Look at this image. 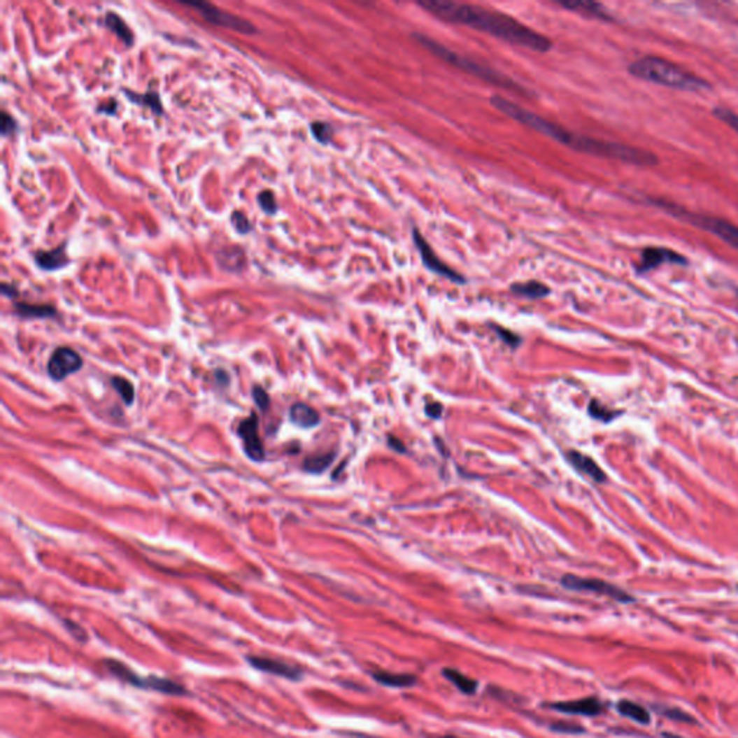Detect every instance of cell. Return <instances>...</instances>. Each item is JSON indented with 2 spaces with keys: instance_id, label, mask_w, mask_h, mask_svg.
I'll use <instances>...</instances> for the list:
<instances>
[{
  "instance_id": "9a60e30c",
  "label": "cell",
  "mask_w": 738,
  "mask_h": 738,
  "mask_svg": "<svg viewBox=\"0 0 738 738\" xmlns=\"http://www.w3.org/2000/svg\"><path fill=\"white\" fill-rule=\"evenodd\" d=\"M289 417H290L293 424H296V425H299L301 428H312V427H316L320 423L319 413L315 409H312L311 406H307V404H304V402L293 404L290 411H289Z\"/></svg>"
},
{
  "instance_id": "7c38bea8",
  "label": "cell",
  "mask_w": 738,
  "mask_h": 738,
  "mask_svg": "<svg viewBox=\"0 0 738 738\" xmlns=\"http://www.w3.org/2000/svg\"><path fill=\"white\" fill-rule=\"evenodd\" d=\"M550 708L564 712V714H571V716L594 717V716H599V714L603 711V704L597 698L590 697V698L577 700V701L554 702L550 705Z\"/></svg>"
},
{
  "instance_id": "83f0119b",
  "label": "cell",
  "mask_w": 738,
  "mask_h": 738,
  "mask_svg": "<svg viewBox=\"0 0 738 738\" xmlns=\"http://www.w3.org/2000/svg\"><path fill=\"white\" fill-rule=\"evenodd\" d=\"M588 413H590L591 417L597 418V420H600V421H604V423L613 420L614 417H617L618 414H620V413H616V411H611V410L606 409V407L603 406V404H600V402L596 401V399H592V401L590 402V406H588Z\"/></svg>"
},
{
  "instance_id": "f1b7e54d",
  "label": "cell",
  "mask_w": 738,
  "mask_h": 738,
  "mask_svg": "<svg viewBox=\"0 0 738 738\" xmlns=\"http://www.w3.org/2000/svg\"><path fill=\"white\" fill-rule=\"evenodd\" d=\"M257 201L261 209H263L267 215H274V213L277 212V202H276V197L273 194V190L266 189L263 190V192H260L257 197Z\"/></svg>"
},
{
  "instance_id": "b9f144b4",
  "label": "cell",
  "mask_w": 738,
  "mask_h": 738,
  "mask_svg": "<svg viewBox=\"0 0 738 738\" xmlns=\"http://www.w3.org/2000/svg\"><path fill=\"white\" fill-rule=\"evenodd\" d=\"M444 738H457V737H444Z\"/></svg>"
},
{
  "instance_id": "8d00e7d4",
  "label": "cell",
  "mask_w": 738,
  "mask_h": 738,
  "mask_svg": "<svg viewBox=\"0 0 738 738\" xmlns=\"http://www.w3.org/2000/svg\"><path fill=\"white\" fill-rule=\"evenodd\" d=\"M553 730H555V731H558V732H568V734H577V732H583V731H584L580 725L569 724V723H558V724H554Z\"/></svg>"
},
{
  "instance_id": "6da1fadb",
  "label": "cell",
  "mask_w": 738,
  "mask_h": 738,
  "mask_svg": "<svg viewBox=\"0 0 738 738\" xmlns=\"http://www.w3.org/2000/svg\"><path fill=\"white\" fill-rule=\"evenodd\" d=\"M420 6L441 20L486 32L505 42L522 48H528V50L537 52H546L550 51L553 46L548 38H545L542 34L522 25L519 20L502 12H496L474 5L437 2V0L420 2Z\"/></svg>"
},
{
  "instance_id": "d6a6232c",
  "label": "cell",
  "mask_w": 738,
  "mask_h": 738,
  "mask_svg": "<svg viewBox=\"0 0 738 738\" xmlns=\"http://www.w3.org/2000/svg\"><path fill=\"white\" fill-rule=\"evenodd\" d=\"M0 127H2V136L3 137H9V136H13L17 130V123L15 118L8 114L6 111L2 113V123H0Z\"/></svg>"
},
{
  "instance_id": "f35d334b",
  "label": "cell",
  "mask_w": 738,
  "mask_h": 738,
  "mask_svg": "<svg viewBox=\"0 0 738 738\" xmlns=\"http://www.w3.org/2000/svg\"><path fill=\"white\" fill-rule=\"evenodd\" d=\"M388 446H390L391 448H394L395 451H398V453H406V451H407V450H406V446H404V443H402L399 439L394 437V436H388Z\"/></svg>"
},
{
  "instance_id": "8992f818",
  "label": "cell",
  "mask_w": 738,
  "mask_h": 738,
  "mask_svg": "<svg viewBox=\"0 0 738 738\" xmlns=\"http://www.w3.org/2000/svg\"><path fill=\"white\" fill-rule=\"evenodd\" d=\"M561 584H562V587H565L568 590L591 591V592H596V594H602V596H607V597H610V599H613L616 602H620V603H632V602H634V599L630 596L629 592H626L625 590L618 588L617 586H613V584H610L607 581L599 580V579H583V577L568 574V576L562 577Z\"/></svg>"
},
{
  "instance_id": "484cf974",
  "label": "cell",
  "mask_w": 738,
  "mask_h": 738,
  "mask_svg": "<svg viewBox=\"0 0 738 738\" xmlns=\"http://www.w3.org/2000/svg\"><path fill=\"white\" fill-rule=\"evenodd\" d=\"M335 460V453H325V455H315L307 457L303 463V469L308 473H322L326 470L332 462Z\"/></svg>"
},
{
  "instance_id": "5bb4252c",
  "label": "cell",
  "mask_w": 738,
  "mask_h": 738,
  "mask_svg": "<svg viewBox=\"0 0 738 738\" xmlns=\"http://www.w3.org/2000/svg\"><path fill=\"white\" fill-rule=\"evenodd\" d=\"M65 248H66V244L64 243L59 247L50 250V251H38L34 255L35 263L38 264L41 270H45V271H55V270L64 269L65 266L69 264V258L66 257Z\"/></svg>"
},
{
  "instance_id": "ffe728a7",
  "label": "cell",
  "mask_w": 738,
  "mask_h": 738,
  "mask_svg": "<svg viewBox=\"0 0 738 738\" xmlns=\"http://www.w3.org/2000/svg\"><path fill=\"white\" fill-rule=\"evenodd\" d=\"M125 94H126V97L130 101L150 108L157 115L163 114V106H162V101H160V97H159L157 92L148 91L145 94H139V92H133L130 90H125Z\"/></svg>"
},
{
  "instance_id": "1f68e13d",
  "label": "cell",
  "mask_w": 738,
  "mask_h": 738,
  "mask_svg": "<svg viewBox=\"0 0 738 738\" xmlns=\"http://www.w3.org/2000/svg\"><path fill=\"white\" fill-rule=\"evenodd\" d=\"M231 222H232L234 228L236 229V232H240V234H248L251 231V228H253L251 222L248 221V218L240 211L232 212Z\"/></svg>"
},
{
  "instance_id": "e575fe53",
  "label": "cell",
  "mask_w": 738,
  "mask_h": 738,
  "mask_svg": "<svg viewBox=\"0 0 738 738\" xmlns=\"http://www.w3.org/2000/svg\"><path fill=\"white\" fill-rule=\"evenodd\" d=\"M496 332H497L499 338H501L505 343H508V345L512 346V348L519 346L520 342H522L520 338L516 335V333L509 332V330H506V329H504V327H496Z\"/></svg>"
},
{
  "instance_id": "8fae6325",
  "label": "cell",
  "mask_w": 738,
  "mask_h": 738,
  "mask_svg": "<svg viewBox=\"0 0 738 738\" xmlns=\"http://www.w3.org/2000/svg\"><path fill=\"white\" fill-rule=\"evenodd\" d=\"M663 263L685 264L686 260H685V257H682L681 254H678V253H675L672 250L662 248V247H649L644 253H641L640 263L637 266V271L639 273H646V271H651V270L659 267Z\"/></svg>"
},
{
  "instance_id": "f546056e",
  "label": "cell",
  "mask_w": 738,
  "mask_h": 738,
  "mask_svg": "<svg viewBox=\"0 0 738 738\" xmlns=\"http://www.w3.org/2000/svg\"><path fill=\"white\" fill-rule=\"evenodd\" d=\"M714 115H716L718 120H721L723 123L728 125L732 130H735L738 133V114L725 108V107H717L714 108Z\"/></svg>"
},
{
  "instance_id": "44dd1931",
  "label": "cell",
  "mask_w": 738,
  "mask_h": 738,
  "mask_svg": "<svg viewBox=\"0 0 738 738\" xmlns=\"http://www.w3.org/2000/svg\"><path fill=\"white\" fill-rule=\"evenodd\" d=\"M511 290L515 295L522 296V297H527V299H542L545 296H548V293H550V289L546 288V285H544L542 283H539V281L518 283V284L512 285Z\"/></svg>"
},
{
  "instance_id": "60d3db41",
  "label": "cell",
  "mask_w": 738,
  "mask_h": 738,
  "mask_svg": "<svg viewBox=\"0 0 738 738\" xmlns=\"http://www.w3.org/2000/svg\"><path fill=\"white\" fill-rule=\"evenodd\" d=\"M663 737H668V738H682V737H678V735H672V734H663Z\"/></svg>"
},
{
  "instance_id": "ab89813d",
  "label": "cell",
  "mask_w": 738,
  "mask_h": 738,
  "mask_svg": "<svg viewBox=\"0 0 738 738\" xmlns=\"http://www.w3.org/2000/svg\"><path fill=\"white\" fill-rule=\"evenodd\" d=\"M2 293H3L5 296L10 297V299H12V297H13V299L17 297V295H19L17 290L13 288V285H9V284H6V283L2 284Z\"/></svg>"
},
{
  "instance_id": "4dcf8cb0",
  "label": "cell",
  "mask_w": 738,
  "mask_h": 738,
  "mask_svg": "<svg viewBox=\"0 0 738 738\" xmlns=\"http://www.w3.org/2000/svg\"><path fill=\"white\" fill-rule=\"evenodd\" d=\"M311 130H312V134L315 136V139L319 143H323V145H326V143L330 141L332 134H333V129L327 123H323V122L313 123L311 126Z\"/></svg>"
},
{
  "instance_id": "277c9868",
  "label": "cell",
  "mask_w": 738,
  "mask_h": 738,
  "mask_svg": "<svg viewBox=\"0 0 738 738\" xmlns=\"http://www.w3.org/2000/svg\"><path fill=\"white\" fill-rule=\"evenodd\" d=\"M653 204L659 206L660 209L671 213V215H674L675 218H679L681 221L689 222L707 232H711L716 236H718L720 240H723L730 247L738 250V227L731 224L730 221L716 218V217H709V215H702V213L689 212L672 202H666L660 199H655Z\"/></svg>"
},
{
  "instance_id": "ac0fdd59",
  "label": "cell",
  "mask_w": 738,
  "mask_h": 738,
  "mask_svg": "<svg viewBox=\"0 0 738 738\" xmlns=\"http://www.w3.org/2000/svg\"><path fill=\"white\" fill-rule=\"evenodd\" d=\"M104 25L114 34L117 35L118 39H122L127 46H132L134 43V35L132 32V29L129 28L127 23L113 12H107L106 13V17H104Z\"/></svg>"
},
{
  "instance_id": "d4e9b609",
  "label": "cell",
  "mask_w": 738,
  "mask_h": 738,
  "mask_svg": "<svg viewBox=\"0 0 738 738\" xmlns=\"http://www.w3.org/2000/svg\"><path fill=\"white\" fill-rule=\"evenodd\" d=\"M375 678V681H378L379 683L383 685H387V686H391V688H406V686H413L416 682H417V678L413 676V675H406V674H390V672H374L372 675Z\"/></svg>"
},
{
  "instance_id": "4fadbf2b",
  "label": "cell",
  "mask_w": 738,
  "mask_h": 738,
  "mask_svg": "<svg viewBox=\"0 0 738 738\" xmlns=\"http://www.w3.org/2000/svg\"><path fill=\"white\" fill-rule=\"evenodd\" d=\"M567 460L574 466V469L588 476V478L592 479L594 482H597V483L606 482L607 479L606 473L600 469V466L596 462H594L591 457H588L587 455H583L576 450H571L567 453Z\"/></svg>"
},
{
  "instance_id": "30bf717a",
  "label": "cell",
  "mask_w": 738,
  "mask_h": 738,
  "mask_svg": "<svg viewBox=\"0 0 738 738\" xmlns=\"http://www.w3.org/2000/svg\"><path fill=\"white\" fill-rule=\"evenodd\" d=\"M413 236H414L416 246H417V248H418V251H420V255H421L423 263H424L428 269H430V270L434 271V273H437V274H440V276H443V277H446V278L453 280V281H456V283H464V278H463L459 273H456L455 270L448 269V267L443 263V261L436 255V253L433 251V248H432L430 246H428V243L425 241V238L420 234L418 229H414Z\"/></svg>"
},
{
  "instance_id": "5b68a950",
  "label": "cell",
  "mask_w": 738,
  "mask_h": 738,
  "mask_svg": "<svg viewBox=\"0 0 738 738\" xmlns=\"http://www.w3.org/2000/svg\"><path fill=\"white\" fill-rule=\"evenodd\" d=\"M416 38L418 39V42L424 48H427L428 51H432L433 54H436L437 57H440L446 62L455 65V66H459L463 71H467V73H470V74H473L476 77H479L482 80H486L488 83H492L495 85H499V87H502V88H508V90H519V91H522V88L518 84H515L512 80L506 78L505 76L499 74V73H496V71H493L490 68H486V66H483V65H481L478 62H474V61H471L469 58H464V57H460L459 54H455L453 51L447 50L446 46L437 43L432 38H428L425 35H416Z\"/></svg>"
},
{
  "instance_id": "74e56055",
  "label": "cell",
  "mask_w": 738,
  "mask_h": 738,
  "mask_svg": "<svg viewBox=\"0 0 738 738\" xmlns=\"http://www.w3.org/2000/svg\"><path fill=\"white\" fill-rule=\"evenodd\" d=\"M425 414L432 418H440V416L443 414V406L437 401L428 402L425 406Z\"/></svg>"
},
{
  "instance_id": "4316f807",
  "label": "cell",
  "mask_w": 738,
  "mask_h": 738,
  "mask_svg": "<svg viewBox=\"0 0 738 738\" xmlns=\"http://www.w3.org/2000/svg\"><path fill=\"white\" fill-rule=\"evenodd\" d=\"M110 381H111V385L114 387V390L118 392V395L123 398L125 404L132 406L134 401V388L130 381H127L123 376H113Z\"/></svg>"
},
{
  "instance_id": "3957f363",
  "label": "cell",
  "mask_w": 738,
  "mask_h": 738,
  "mask_svg": "<svg viewBox=\"0 0 738 738\" xmlns=\"http://www.w3.org/2000/svg\"><path fill=\"white\" fill-rule=\"evenodd\" d=\"M629 73L648 83L683 91H701L709 87L704 78L689 73L688 69L671 61L658 57H644L632 62L629 65Z\"/></svg>"
},
{
  "instance_id": "9c48e42d",
  "label": "cell",
  "mask_w": 738,
  "mask_h": 738,
  "mask_svg": "<svg viewBox=\"0 0 738 738\" xmlns=\"http://www.w3.org/2000/svg\"><path fill=\"white\" fill-rule=\"evenodd\" d=\"M238 436L243 439L244 453L254 462H263L266 459V451L258 434V416L251 413L246 420L238 425Z\"/></svg>"
},
{
  "instance_id": "d590c367",
  "label": "cell",
  "mask_w": 738,
  "mask_h": 738,
  "mask_svg": "<svg viewBox=\"0 0 738 738\" xmlns=\"http://www.w3.org/2000/svg\"><path fill=\"white\" fill-rule=\"evenodd\" d=\"M665 717L676 720V721H682V723H694V718L689 716V714H686V712H683L681 709H675V708L666 709L665 711Z\"/></svg>"
},
{
  "instance_id": "2e32d148",
  "label": "cell",
  "mask_w": 738,
  "mask_h": 738,
  "mask_svg": "<svg viewBox=\"0 0 738 738\" xmlns=\"http://www.w3.org/2000/svg\"><path fill=\"white\" fill-rule=\"evenodd\" d=\"M15 313L27 319H45L55 318L57 308L51 304H29L23 301L15 303Z\"/></svg>"
},
{
  "instance_id": "7a4b0ae2",
  "label": "cell",
  "mask_w": 738,
  "mask_h": 738,
  "mask_svg": "<svg viewBox=\"0 0 738 738\" xmlns=\"http://www.w3.org/2000/svg\"><path fill=\"white\" fill-rule=\"evenodd\" d=\"M490 104L499 111H502L511 118H513V120L525 125L539 132L541 134L548 136L553 140H557L562 143V145L568 148H573L579 152L590 153L594 156L609 157V159H616V160L632 163L636 166H655L659 163V159L648 150L632 148L627 145H620V143H611V141L597 140V139H591V137L571 133L558 125H554L548 120H545V118L537 115L535 113L501 97V95H495V97H492Z\"/></svg>"
},
{
  "instance_id": "d6986e66",
  "label": "cell",
  "mask_w": 738,
  "mask_h": 738,
  "mask_svg": "<svg viewBox=\"0 0 738 738\" xmlns=\"http://www.w3.org/2000/svg\"><path fill=\"white\" fill-rule=\"evenodd\" d=\"M617 711L622 714L623 717H627L639 724H649L651 723V714L648 712L646 708H644L639 704H634L632 701H627V700H623V701H618L617 704Z\"/></svg>"
},
{
  "instance_id": "603a6c76",
  "label": "cell",
  "mask_w": 738,
  "mask_h": 738,
  "mask_svg": "<svg viewBox=\"0 0 738 738\" xmlns=\"http://www.w3.org/2000/svg\"><path fill=\"white\" fill-rule=\"evenodd\" d=\"M253 663L257 666V668H260L261 671H267V672L277 674V675H281V676H285V678H292V679L299 678V672L296 669L290 668L289 665L283 663V662L270 660V659H254Z\"/></svg>"
},
{
  "instance_id": "cb8c5ba5",
  "label": "cell",
  "mask_w": 738,
  "mask_h": 738,
  "mask_svg": "<svg viewBox=\"0 0 738 738\" xmlns=\"http://www.w3.org/2000/svg\"><path fill=\"white\" fill-rule=\"evenodd\" d=\"M443 676H446V679L448 682L453 683L457 689H460V691L463 694H474L476 689H478V682L473 681L471 678L463 675L462 672L456 671V669H451V668H446L443 669Z\"/></svg>"
},
{
  "instance_id": "e0dca14e",
  "label": "cell",
  "mask_w": 738,
  "mask_h": 738,
  "mask_svg": "<svg viewBox=\"0 0 738 738\" xmlns=\"http://www.w3.org/2000/svg\"><path fill=\"white\" fill-rule=\"evenodd\" d=\"M558 5H561L565 9L574 10L577 13L588 16V17H596V19H603V20L611 19V16L604 9V6L596 2H584V0H579V2H561Z\"/></svg>"
},
{
  "instance_id": "ba28073f",
  "label": "cell",
  "mask_w": 738,
  "mask_h": 738,
  "mask_svg": "<svg viewBox=\"0 0 738 738\" xmlns=\"http://www.w3.org/2000/svg\"><path fill=\"white\" fill-rule=\"evenodd\" d=\"M83 367V358L71 348L61 346L54 350L50 361H48V375L54 381H62L66 376L76 374Z\"/></svg>"
},
{
  "instance_id": "52a82bcc",
  "label": "cell",
  "mask_w": 738,
  "mask_h": 738,
  "mask_svg": "<svg viewBox=\"0 0 738 738\" xmlns=\"http://www.w3.org/2000/svg\"><path fill=\"white\" fill-rule=\"evenodd\" d=\"M182 5L185 6H189V8H195L202 16L205 20L211 22L212 25L215 27H222V28H228V29H234V31H238V32H243V34H254L257 32L255 27L251 25V23L240 16H235V15H231L225 10H221L215 6H212L209 3H205V2H182Z\"/></svg>"
},
{
  "instance_id": "7402d4cb",
  "label": "cell",
  "mask_w": 738,
  "mask_h": 738,
  "mask_svg": "<svg viewBox=\"0 0 738 738\" xmlns=\"http://www.w3.org/2000/svg\"><path fill=\"white\" fill-rule=\"evenodd\" d=\"M218 260L221 263V267L228 270V271H238L243 269V263H244V251L241 248H236V247H228L225 250H222L221 253H218Z\"/></svg>"
},
{
  "instance_id": "836d02e7",
  "label": "cell",
  "mask_w": 738,
  "mask_h": 738,
  "mask_svg": "<svg viewBox=\"0 0 738 738\" xmlns=\"http://www.w3.org/2000/svg\"><path fill=\"white\" fill-rule=\"evenodd\" d=\"M253 397H254V401H255L257 406H258L261 410H263V411H267V409H269V406H270L269 394H267L263 388H261V387L255 385V387L253 388Z\"/></svg>"
}]
</instances>
